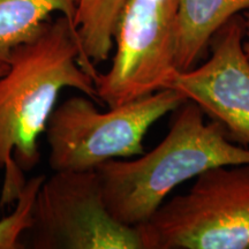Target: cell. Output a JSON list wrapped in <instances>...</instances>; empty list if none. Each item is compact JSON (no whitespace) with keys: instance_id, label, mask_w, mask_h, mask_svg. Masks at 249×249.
Segmentation results:
<instances>
[{"instance_id":"obj_1","label":"cell","mask_w":249,"mask_h":249,"mask_svg":"<svg viewBox=\"0 0 249 249\" xmlns=\"http://www.w3.org/2000/svg\"><path fill=\"white\" fill-rule=\"evenodd\" d=\"M0 76V170L4 171L0 207L17 202L40 160L45 133L62 89H76L95 102L98 71L83 54L73 22L59 14L12 52Z\"/></svg>"},{"instance_id":"obj_2","label":"cell","mask_w":249,"mask_h":249,"mask_svg":"<svg viewBox=\"0 0 249 249\" xmlns=\"http://www.w3.org/2000/svg\"><path fill=\"white\" fill-rule=\"evenodd\" d=\"M176 112L169 133L152 150L96 169L108 211L126 225L147 222L177 186L205 171L249 164V147L232 141L216 121L207 123L195 103L186 99Z\"/></svg>"},{"instance_id":"obj_3","label":"cell","mask_w":249,"mask_h":249,"mask_svg":"<svg viewBox=\"0 0 249 249\" xmlns=\"http://www.w3.org/2000/svg\"><path fill=\"white\" fill-rule=\"evenodd\" d=\"M185 101L177 90L163 89L99 112L83 93L68 98L54 108L45 129L50 167L53 172L96 170L114 158L142 155L152 124Z\"/></svg>"},{"instance_id":"obj_4","label":"cell","mask_w":249,"mask_h":249,"mask_svg":"<svg viewBox=\"0 0 249 249\" xmlns=\"http://www.w3.org/2000/svg\"><path fill=\"white\" fill-rule=\"evenodd\" d=\"M138 226L144 249H249V164L205 171Z\"/></svg>"},{"instance_id":"obj_5","label":"cell","mask_w":249,"mask_h":249,"mask_svg":"<svg viewBox=\"0 0 249 249\" xmlns=\"http://www.w3.org/2000/svg\"><path fill=\"white\" fill-rule=\"evenodd\" d=\"M178 0H127L114 33L111 66L96 79L108 107L167 89L177 67Z\"/></svg>"},{"instance_id":"obj_6","label":"cell","mask_w":249,"mask_h":249,"mask_svg":"<svg viewBox=\"0 0 249 249\" xmlns=\"http://www.w3.org/2000/svg\"><path fill=\"white\" fill-rule=\"evenodd\" d=\"M27 234L35 249H144L139 226L121 223L108 211L96 170L45 178Z\"/></svg>"},{"instance_id":"obj_7","label":"cell","mask_w":249,"mask_h":249,"mask_svg":"<svg viewBox=\"0 0 249 249\" xmlns=\"http://www.w3.org/2000/svg\"><path fill=\"white\" fill-rule=\"evenodd\" d=\"M244 18L235 15L211 39L210 57L201 66L178 71L174 89L222 124L238 144L249 147V59L244 49Z\"/></svg>"},{"instance_id":"obj_8","label":"cell","mask_w":249,"mask_h":249,"mask_svg":"<svg viewBox=\"0 0 249 249\" xmlns=\"http://www.w3.org/2000/svg\"><path fill=\"white\" fill-rule=\"evenodd\" d=\"M247 9L249 0H178V71L195 67L214 34Z\"/></svg>"},{"instance_id":"obj_9","label":"cell","mask_w":249,"mask_h":249,"mask_svg":"<svg viewBox=\"0 0 249 249\" xmlns=\"http://www.w3.org/2000/svg\"><path fill=\"white\" fill-rule=\"evenodd\" d=\"M76 0H0V65L29 40L52 14L65 15L74 24Z\"/></svg>"},{"instance_id":"obj_10","label":"cell","mask_w":249,"mask_h":249,"mask_svg":"<svg viewBox=\"0 0 249 249\" xmlns=\"http://www.w3.org/2000/svg\"><path fill=\"white\" fill-rule=\"evenodd\" d=\"M127 0H76L74 27L87 61L108 60L114 48V33Z\"/></svg>"},{"instance_id":"obj_11","label":"cell","mask_w":249,"mask_h":249,"mask_svg":"<svg viewBox=\"0 0 249 249\" xmlns=\"http://www.w3.org/2000/svg\"><path fill=\"white\" fill-rule=\"evenodd\" d=\"M45 178L44 176H36L27 180L13 211L8 216L0 218V249L24 248L22 238L31 226L34 202Z\"/></svg>"},{"instance_id":"obj_12","label":"cell","mask_w":249,"mask_h":249,"mask_svg":"<svg viewBox=\"0 0 249 249\" xmlns=\"http://www.w3.org/2000/svg\"><path fill=\"white\" fill-rule=\"evenodd\" d=\"M244 18V28H245V35H244V49L246 54L249 59V9L242 13Z\"/></svg>"},{"instance_id":"obj_13","label":"cell","mask_w":249,"mask_h":249,"mask_svg":"<svg viewBox=\"0 0 249 249\" xmlns=\"http://www.w3.org/2000/svg\"><path fill=\"white\" fill-rule=\"evenodd\" d=\"M8 70V65H0V76L4 75V74Z\"/></svg>"},{"instance_id":"obj_14","label":"cell","mask_w":249,"mask_h":249,"mask_svg":"<svg viewBox=\"0 0 249 249\" xmlns=\"http://www.w3.org/2000/svg\"><path fill=\"white\" fill-rule=\"evenodd\" d=\"M0 208H1V207H0Z\"/></svg>"}]
</instances>
